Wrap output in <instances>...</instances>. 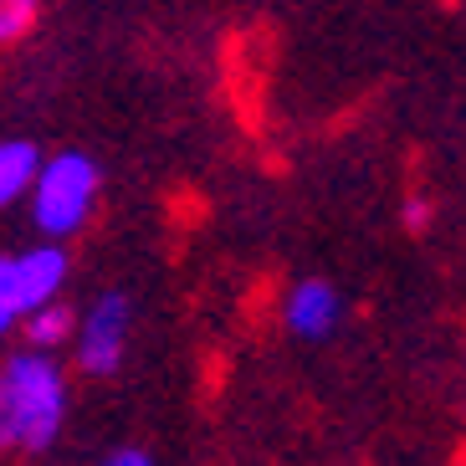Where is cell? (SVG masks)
Segmentation results:
<instances>
[{
	"instance_id": "obj_1",
	"label": "cell",
	"mask_w": 466,
	"mask_h": 466,
	"mask_svg": "<svg viewBox=\"0 0 466 466\" xmlns=\"http://www.w3.org/2000/svg\"><path fill=\"white\" fill-rule=\"evenodd\" d=\"M67 420V374L42 349L0 364V451H46Z\"/></svg>"
},
{
	"instance_id": "obj_2",
	"label": "cell",
	"mask_w": 466,
	"mask_h": 466,
	"mask_svg": "<svg viewBox=\"0 0 466 466\" xmlns=\"http://www.w3.org/2000/svg\"><path fill=\"white\" fill-rule=\"evenodd\" d=\"M97 206V165L87 154H52L31 175V220L42 236H77Z\"/></svg>"
},
{
	"instance_id": "obj_3",
	"label": "cell",
	"mask_w": 466,
	"mask_h": 466,
	"mask_svg": "<svg viewBox=\"0 0 466 466\" xmlns=\"http://www.w3.org/2000/svg\"><path fill=\"white\" fill-rule=\"evenodd\" d=\"M128 343V298L124 292H103L93 302V313L77 329V364L87 374H113Z\"/></svg>"
},
{
	"instance_id": "obj_4",
	"label": "cell",
	"mask_w": 466,
	"mask_h": 466,
	"mask_svg": "<svg viewBox=\"0 0 466 466\" xmlns=\"http://www.w3.org/2000/svg\"><path fill=\"white\" fill-rule=\"evenodd\" d=\"M15 261V292H21V313L36 308V302L56 298L62 282H67V251L62 247H31L26 257H11Z\"/></svg>"
},
{
	"instance_id": "obj_5",
	"label": "cell",
	"mask_w": 466,
	"mask_h": 466,
	"mask_svg": "<svg viewBox=\"0 0 466 466\" xmlns=\"http://www.w3.org/2000/svg\"><path fill=\"white\" fill-rule=\"evenodd\" d=\"M339 323V292L323 282V277H308L298 282L288 298V329L298 339H323V333Z\"/></svg>"
},
{
	"instance_id": "obj_6",
	"label": "cell",
	"mask_w": 466,
	"mask_h": 466,
	"mask_svg": "<svg viewBox=\"0 0 466 466\" xmlns=\"http://www.w3.org/2000/svg\"><path fill=\"white\" fill-rule=\"evenodd\" d=\"M36 165H42V149H36V144H26V138H5V144H0V210L15 206V200L31 190Z\"/></svg>"
},
{
	"instance_id": "obj_7",
	"label": "cell",
	"mask_w": 466,
	"mask_h": 466,
	"mask_svg": "<svg viewBox=\"0 0 466 466\" xmlns=\"http://www.w3.org/2000/svg\"><path fill=\"white\" fill-rule=\"evenodd\" d=\"M21 323H26V343H31V349L52 354L56 343L72 339V329H77V313H72L67 302L46 298V302H36V308H26V313H21Z\"/></svg>"
},
{
	"instance_id": "obj_8",
	"label": "cell",
	"mask_w": 466,
	"mask_h": 466,
	"mask_svg": "<svg viewBox=\"0 0 466 466\" xmlns=\"http://www.w3.org/2000/svg\"><path fill=\"white\" fill-rule=\"evenodd\" d=\"M21 323V292H15V261L0 257V339Z\"/></svg>"
},
{
	"instance_id": "obj_9",
	"label": "cell",
	"mask_w": 466,
	"mask_h": 466,
	"mask_svg": "<svg viewBox=\"0 0 466 466\" xmlns=\"http://www.w3.org/2000/svg\"><path fill=\"white\" fill-rule=\"evenodd\" d=\"M31 21H36V0H0V42L26 36Z\"/></svg>"
},
{
	"instance_id": "obj_10",
	"label": "cell",
	"mask_w": 466,
	"mask_h": 466,
	"mask_svg": "<svg viewBox=\"0 0 466 466\" xmlns=\"http://www.w3.org/2000/svg\"><path fill=\"white\" fill-rule=\"evenodd\" d=\"M425 220H431V206H425V200H410V206H405V226H410V231H425Z\"/></svg>"
},
{
	"instance_id": "obj_11",
	"label": "cell",
	"mask_w": 466,
	"mask_h": 466,
	"mask_svg": "<svg viewBox=\"0 0 466 466\" xmlns=\"http://www.w3.org/2000/svg\"><path fill=\"white\" fill-rule=\"evenodd\" d=\"M113 466H149V451H138V446H124V451H113Z\"/></svg>"
}]
</instances>
